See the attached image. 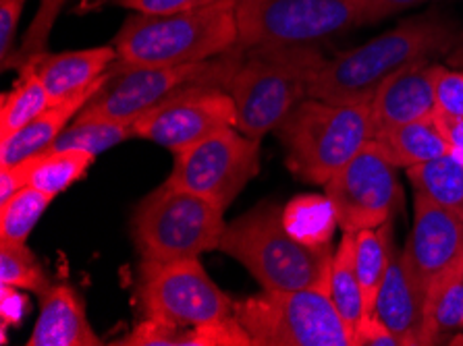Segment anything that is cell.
Listing matches in <instances>:
<instances>
[{
	"instance_id": "cell-1",
	"label": "cell",
	"mask_w": 463,
	"mask_h": 346,
	"mask_svg": "<svg viewBox=\"0 0 463 346\" xmlns=\"http://www.w3.org/2000/svg\"><path fill=\"white\" fill-rule=\"evenodd\" d=\"M461 42L463 32L439 13L411 17L395 30L326 61L310 81L307 98L331 104H370L378 88L399 70L447 56Z\"/></svg>"
},
{
	"instance_id": "cell-2",
	"label": "cell",
	"mask_w": 463,
	"mask_h": 346,
	"mask_svg": "<svg viewBox=\"0 0 463 346\" xmlns=\"http://www.w3.org/2000/svg\"><path fill=\"white\" fill-rule=\"evenodd\" d=\"M237 42V0H213L171 15L133 13L112 46L123 67H179L213 61Z\"/></svg>"
},
{
	"instance_id": "cell-3",
	"label": "cell",
	"mask_w": 463,
	"mask_h": 346,
	"mask_svg": "<svg viewBox=\"0 0 463 346\" xmlns=\"http://www.w3.org/2000/svg\"><path fill=\"white\" fill-rule=\"evenodd\" d=\"M326 59L316 46H260L243 51L227 89L237 108V129L251 139L277 131L307 98L314 75Z\"/></svg>"
},
{
	"instance_id": "cell-4",
	"label": "cell",
	"mask_w": 463,
	"mask_h": 346,
	"mask_svg": "<svg viewBox=\"0 0 463 346\" xmlns=\"http://www.w3.org/2000/svg\"><path fill=\"white\" fill-rule=\"evenodd\" d=\"M277 203L262 201L227 224L219 249L240 261L262 291H298L326 286L333 247L314 249L293 238L283 226Z\"/></svg>"
},
{
	"instance_id": "cell-5",
	"label": "cell",
	"mask_w": 463,
	"mask_h": 346,
	"mask_svg": "<svg viewBox=\"0 0 463 346\" xmlns=\"http://www.w3.org/2000/svg\"><path fill=\"white\" fill-rule=\"evenodd\" d=\"M277 136L287 152L289 171L304 182L326 185L374 139L370 104L304 98L277 126Z\"/></svg>"
},
{
	"instance_id": "cell-6",
	"label": "cell",
	"mask_w": 463,
	"mask_h": 346,
	"mask_svg": "<svg viewBox=\"0 0 463 346\" xmlns=\"http://www.w3.org/2000/svg\"><path fill=\"white\" fill-rule=\"evenodd\" d=\"M224 210L204 197L165 182L137 203L131 235L144 266L198 259L219 249Z\"/></svg>"
},
{
	"instance_id": "cell-7",
	"label": "cell",
	"mask_w": 463,
	"mask_h": 346,
	"mask_svg": "<svg viewBox=\"0 0 463 346\" xmlns=\"http://www.w3.org/2000/svg\"><path fill=\"white\" fill-rule=\"evenodd\" d=\"M235 315L254 346H354L326 286L264 291L235 303Z\"/></svg>"
},
{
	"instance_id": "cell-8",
	"label": "cell",
	"mask_w": 463,
	"mask_h": 346,
	"mask_svg": "<svg viewBox=\"0 0 463 346\" xmlns=\"http://www.w3.org/2000/svg\"><path fill=\"white\" fill-rule=\"evenodd\" d=\"M362 25L360 0H237V46H318Z\"/></svg>"
},
{
	"instance_id": "cell-9",
	"label": "cell",
	"mask_w": 463,
	"mask_h": 346,
	"mask_svg": "<svg viewBox=\"0 0 463 346\" xmlns=\"http://www.w3.org/2000/svg\"><path fill=\"white\" fill-rule=\"evenodd\" d=\"M241 56L243 48L237 46L231 65L206 79L181 88L156 108L139 117L133 125L136 137H144L173 154H179L224 126H237V108L227 83Z\"/></svg>"
},
{
	"instance_id": "cell-10",
	"label": "cell",
	"mask_w": 463,
	"mask_h": 346,
	"mask_svg": "<svg viewBox=\"0 0 463 346\" xmlns=\"http://www.w3.org/2000/svg\"><path fill=\"white\" fill-rule=\"evenodd\" d=\"M237 46L221 61L194 62L179 67H123L115 61L107 70V79L83 106L75 121H117L136 125L139 117L156 108L175 91L189 83L219 73L235 59Z\"/></svg>"
},
{
	"instance_id": "cell-11",
	"label": "cell",
	"mask_w": 463,
	"mask_h": 346,
	"mask_svg": "<svg viewBox=\"0 0 463 346\" xmlns=\"http://www.w3.org/2000/svg\"><path fill=\"white\" fill-rule=\"evenodd\" d=\"M258 171L260 141L248 137L237 126H224L175 154V166L166 182L227 210Z\"/></svg>"
},
{
	"instance_id": "cell-12",
	"label": "cell",
	"mask_w": 463,
	"mask_h": 346,
	"mask_svg": "<svg viewBox=\"0 0 463 346\" xmlns=\"http://www.w3.org/2000/svg\"><path fill=\"white\" fill-rule=\"evenodd\" d=\"M142 303L146 317L184 330L204 328L235 313V303L214 285L200 259L144 266Z\"/></svg>"
},
{
	"instance_id": "cell-13",
	"label": "cell",
	"mask_w": 463,
	"mask_h": 346,
	"mask_svg": "<svg viewBox=\"0 0 463 346\" xmlns=\"http://www.w3.org/2000/svg\"><path fill=\"white\" fill-rule=\"evenodd\" d=\"M343 232L378 229L391 222L402 201L397 166L374 139L325 185Z\"/></svg>"
},
{
	"instance_id": "cell-14",
	"label": "cell",
	"mask_w": 463,
	"mask_h": 346,
	"mask_svg": "<svg viewBox=\"0 0 463 346\" xmlns=\"http://www.w3.org/2000/svg\"><path fill=\"white\" fill-rule=\"evenodd\" d=\"M403 259L422 288L428 317L434 301L453 280L463 276V222L426 195L413 197V226Z\"/></svg>"
},
{
	"instance_id": "cell-15",
	"label": "cell",
	"mask_w": 463,
	"mask_h": 346,
	"mask_svg": "<svg viewBox=\"0 0 463 346\" xmlns=\"http://www.w3.org/2000/svg\"><path fill=\"white\" fill-rule=\"evenodd\" d=\"M372 313L395 334L402 346L432 344L426 296L411 276L402 251L392 253Z\"/></svg>"
},
{
	"instance_id": "cell-16",
	"label": "cell",
	"mask_w": 463,
	"mask_h": 346,
	"mask_svg": "<svg viewBox=\"0 0 463 346\" xmlns=\"http://www.w3.org/2000/svg\"><path fill=\"white\" fill-rule=\"evenodd\" d=\"M432 61H420L399 70L383 83L370 100V117L374 136L392 126L437 115V96H434Z\"/></svg>"
},
{
	"instance_id": "cell-17",
	"label": "cell",
	"mask_w": 463,
	"mask_h": 346,
	"mask_svg": "<svg viewBox=\"0 0 463 346\" xmlns=\"http://www.w3.org/2000/svg\"><path fill=\"white\" fill-rule=\"evenodd\" d=\"M115 61L117 51L110 44L71 52H44L25 62L24 67L36 70L52 104H59L94 88Z\"/></svg>"
},
{
	"instance_id": "cell-18",
	"label": "cell",
	"mask_w": 463,
	"mask_h": 346,
	"mask_svg": "<svg viewBox=\"0 0 463 346\" xmlns=\"http://www.w3.org/2000/svg\"><path fill=\"white\" fill-rule=\"evenodd\" d=\"M42 305L27 346H98L81 296L69 285H51L40 295Z\"/></svg>"
},
{
	"instance_id": "cell-19",
	"label": "cell",
	"mask_w": 463,
	"mask_h": 346,
	"mask_svg": "<svg viewBox=\"0 0 463 346\" xmlns=\"http://www.w3.org/2000/svg\"><path fill=\"white\" fill-rule=\"evenodd\" d=\"M107 73L94 88H90L81 94L69 98L65 102L52 104L51 108L42 112L38 118H33L24 129L13 133V136L0 137V168L17 166L21 162L30 160L38 154L46 152L54 144V139L67 129L69 123L75 121L83 106H86L98 89L102 88Z\"/></svg>"
},
{
	"instance_id": "cell-20",
	"label": "cell",
	"mask_w": 463,
	"mask_h": 346,
	"mask_svg": "<svg viewBox=\"0 0 463 346\" xmlns=\"http://www.w3.org/2000/svg\"><path fill=\"white\" fill-rule=\"evenodd\" d=\"M374 141L397 168L426 164L451 152L437 115L376 133Z\"/></svg>"
},
{
	"instance_id": "cell-21",
	"label": "cell",
	"mask_w": 463,
	"mask_h": 346,
	"mask_svg": "<svg viewBox=\"0 0 463 346\" xmlns=\"http://www.w3.org/2000/svg\"><path fill=\"white\" fill-rule=\"evenodd\" d=\"M96 156L81 150H48L17 164L25 185L56 197L81 181L94 164Z\"/></svg>"
},
{
	"instance_id": "cell-22",
	"label": "cell",
	"mask_w": 463,
	"mask_h": 346,
	"mask_svg": "<svg viewBox=\"0 0 463 346\" xmlns=\"http://www.w3.org/2000/svg\"><path fill=\"white\" fill-rule=\"evenodd\" d=\"M283 226L293 238L314 249H326L339 226L335 203L326 193L298 195L280 211Z\"/></svg>"
},
{
	"instance_id": "cell-23",
	"label": "cell",
	"mask_w": 463,
	"mask_h": 346,
	"mask_svg": "<svg viewBox=\"0 0 463 346\" xmlns=\"http://www.w3.org/2000/svg\"><path fill=\"white\" fill-rule=\"evenodd\" d=\"M408 176L416 193L426 195L463 222V158L449 152L426 164L408 168Z\"/></svg>"
},
{
	"instance_id": "cell-24",
	"label": "cell",
	"mask_w": 463,
	"mask_h": 346,
	"mask_svg": "<svg viewBox=\"0 0 463 346\" xmlns=\"http://www.w3.org/2000/svg\"><path fill=\"white\" fill-rule=\"evenodd\" d=\"M354 241L355 272L364 291V301H366V313H372L384 274H387L391 257L395 253L391 222L378 226V229H364L354 232Z\"/></svg>"
},
{
	"instance_id": "cell-25",
	"label": "cell",
	"mask_w": 463,
	"mask_h": 346,
	"mask_svg": "<svg viewBox=\"0 0 463 346\" xmlns=\"http://www.w3.org/2000/svg\"><path fill=\"white\" fill-rule=\"evenodd\" d=\"M328 293L333 296L336 312L341 313L347 328L354 330L362 317L366 315V301L355 272V241L354 232H343V238L336 251L333 253L331 280H328Z\"/></svg>"
},
{
	"instance_id": "cell-26",
	"label": "cell",
	"mask_w": 463,
	"mask_h": 346,
	"mask_svg": "<svg viewBox=\"0 0 463 346\" xmlns=\"http://www.w3.org/2000/svg\"><path fill=\"white\" fill-rule=\"evenodd\" d=\"M15 88L6 91L0 104V137L13 136L52 106L51 96L32 67H21Z\"/></svg>"
},
{
	"instance_id": "cell-27",
	"label": "cell",
	"mask_w": 463,
	"mask_h": 346,
	"mask_svg": "<svg viewBox=\"0 0 463 346\" xmlns=\"http://www.w3.org/2000/svg\"><path fill=\"white\" fill-rule=\"evenodd\" d=\"M54 197L25 185L0 206V245H25Z\"/></svg>"
},
{
	"instance_id": "cell-28",
	"label": "cell",
	"mask_w": 463,
	"mask_h": 346,
	"mask_svg": "<svg viewBox=\"0 0 463 346\" xmlns=\"http://www.w3.org/2000/svg\"><path fill=\"white\" fill-rule=\"evenodd\" d=\"M136 137V126L117 121H73L48 150H81L98 156L125 139ZM46 150V152H48Z\"/></svg>"
},
{
	"instance_id": "cell-29",
	"label": "cell",
	"mask_w": 463,
	"mask_h": 346,
	"mask_svg": "<svg viewBox=\"0 0 463 346\" xmlns=\"http://www.w3.org/2000/svg\"><path fill=\"white\" fill-rule=\"evenodd\" d=\"M0 282L38 295L51 286L48 274L27 245H0Z\"/></svg>"
},
{
	"instance_id": "cell-30",
	"label": "cell",
	"mask_w": 463,
	"mask_h": 346,
	"mask_svg": "<svg viewBox=\"0 0 463 346\" xmlns=\"http://www.w3.org/2000/svg\"><path fill=\"white\" fill-rule=\"evenodd\" d=\"M65 5H67V0H40L36 15H33L32 23H30V27H27V32L24 35V40H21V46L15 52H13L9 62H6L5 70L13 69V67L21 69L25 62H30L32 59H36V56L46 52L52 27Z\"/></svg>"
},
{
	"instance_id": "cell-31",
	"label": "cell",
	"mask_w": 463,
	"mask_h": 346,
	"mask_svg": "<svg viewBox=\"0 0 463 346\" xmlns=\"http://www.w3.org/2000/svg\"><path fill=\"white\" fill-rule=\"evenodd\" d=\"M463 330V276L449 285L430 309L432 344L449 332Z\"/></svg>"
},
{
	"instance_id": "cell-32",
	"label": "cell",
	"mask_w": 463,
	"mask_h": 346,
	"mask_svg": "<svg viewBox=\"0 0 463 346\" xmlns=\"http://www.w3.org/2000/svg\"><path fill=\"white\" fill-rule=\"evenodd\" d=\"M115 344L129 346H192V330H184L173 323L156 320V317H146L137 328L129 332L123 341Z\"/></svg>"
},
{
	"instance_id": "cell-33",
	"label": "cell",
	"mask_w": 463,
	"mask_h": 346,
	"mask_svg": "<svg viewBox=\"0 0 463 346\" xmlns=\"http://www.w3.org/2000/svg\"><path fill=\"white\" fill-rule=\"evenodd\" d=\"M434 96H437V117L463 118V69L437 65Z\"/></svg>"
},
{
	"instance_id": "cell-34",
	"label": "cell",
	"mask_w": 463,
	"mask_h": 346,
	"mask_svg": "<svg viewBox=\"0 0 463 346\" xmlns=\"http://www.w3.org/2000/svg\"><path fill=\"white\" fill-rule=\"evenodd\" d=\"M27 0H0V61H3V69L13 56L17 38V27L21 15H24Z\"/></svg>"
},
{
	"instance_id": "cell-35",
	"label": "cell",
	"mask_w": 463,
	"mask_h": 346,
	"mask_svg": "<svg viewBox=\"0 0 463 346\" xmlns=\"http://www.w3.org/2000/svg\"><path fill=\"white\" fill-rule=\"evenodd\" d=\"M354 346H402L395 334L378 320L374 313H366L354 330Z\"/></svg>"
},
{
	"instance_id": "cell-36",
	"label": "cell",
	"mask_w": 463,
	"mask_h": 346,
	"mask_svg": "<svg viewBox=\"0 0 463 346\" xmlns=\"http://www.w3.org/2000/svg\"><path fill=\"white\" fill-rule=\"evenodd\" d=\"M112 3L128 11L142 13V15H171V13L200 6L204 0H112Z\"/></svg>"
},
{
	"instance_id": "cell-37",
	"label": "cell",
	"mask_w": 463,
	"mask_h": 346,
	"mask_svg": "<svg viewBox=\"0 0 463 346\" xmlns=\"http://www.w3.org/2000/svg\"><path fill=\"white\" fill-rule=\"evenodd\" d=\"M428 0H360V21L362 25L376 23L391 15H395L399 11L411 9Z\"/></svg>"
},
{
	"instance_id": "cell-38",
	"label": "cell",
	"mask_w": 463,
	"mask_h": 346,
	"mask_svg": "<svg viewBox=\"0 0 463 346\" xmlns=\"http://www.w3.org/2000/svg\"><path fill=\"white\" fill-rule=\"evenodd\" d=\"M25 307L27 301L25 296L19 293V288L3 285V326L9 328L11 323L15 326V323L24 320Z\"/></svg>"
},
{
	"instance_id": "cell-39",
	"label": "cell",
	"mask_w": 463,
	"mask_h": 346,
	"mask_svg": "<svg viewBox=\"0 0 463 346\" xmlns=\"http://www.w3.org/2000/svg\"><path fill=\"white\" fill-rule=\"evenodd\" d=\"M25 187L24 176H21L17 166L0 168V206L11 200L13 195Z\"/></svg>"
},
{
	"instance_id": "cell-40",
	"label": "cell",
	"mask_w": 463,
	"mask_h": 346,
	"mask_svg": "<svg viewBox=\"0 0 463 346\" xmlns=\"http://www.w3.org/2000/svg\"><path fill=\"white\" fill-rule=\"evenodd\" d=\"M440 125H443V131L451 144V154L463 158V118H440Z\"/></svg>"
},
{
	"instance_id": "cell-41",
	"label": "cell",
	"mask_w": 463,
	"mask_h": 346,
	"mask_svg": "<svg viewBox=\"0 0 463 346\" xmlns=\"http://www.w3.org/2000/svg\"><path fill=\"white\" fill-rule=\"evenodd\" d=\"M447 62H449V67L463 69V42H461L459 46H455L453 51L447 54Z\"/></svg>"
},
{
	"instance_id": "cell-42",
	"label": "cell",
	"mask_w": 463,
	"mask_h": 346,
	"mask_svg": "<svg viewBox=\"0 0 463 346\" xmlns=\"http://www.w3.org/2000/svg\"><path fill=\"white\" fill-rule=\"evenodd\" d=\"M208 3H213V0H204V3H202V5H208Z\"/></svg>"
}]
</instances>
